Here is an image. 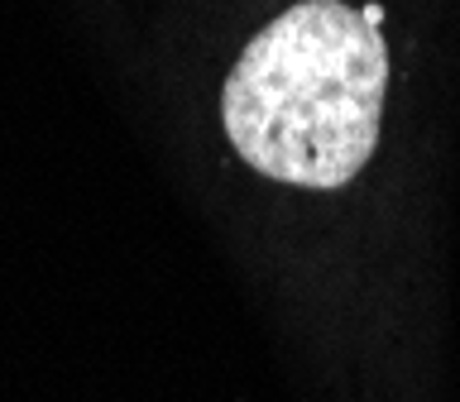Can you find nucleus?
Masks as SVG:
<instances>
[{"instance_id": "1", "label": "nucleus", "mask_w": 460, "mask_h": 402, "mask_svg": "<svg viewBox=\"0 0 460 402\" xmlns=\"http://www.w3.org/2000/svg\"><path fill=\"white\" fill-rule=\"evenodd\" d=\"M384 92L379 24L341 0H302L244 48L226 82L221 120L254 172L331 192L369 163Z\"/></svg>"}]
</instances>
